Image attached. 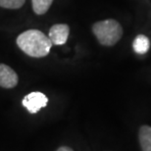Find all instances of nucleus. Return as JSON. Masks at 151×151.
Returning a JSON list of instances; mask_svg holds the SVG:
<instances>
[{
    "label": "nucleus",
    "mask_w": 151,
    "mask_h": 151,
    "mask_svg": "<svg viewBox=\"0 0 151 151\" xmlns=\"http://www.w3.org/2000/svg\"><path fill=\"white\" fill-rule=\"evenodd\" d=\"M47 104L48 97L40 91L29 92L22 99V105L31 114L38 113L42 108L46 107Z\"/></svg>",
    "instance_id": "obj_3"
},
{
    "label": "nucleus",
    "mask_w": 151,
    "mask_h": 151,
    "mask_svg": "<svg viewBox=\"0 0 151 151\" xmlns=\"http://www.w3.org/2000/svg\"><path fill=\"white\" fill-rule=\"evenodd\" d=\"M19 83V76L10 66L0 63V86L6 89L16 87Z\"/></svg>",
    "instance_id": "obj_5"
},
{
    "label": "nucleus",
    "mask_w": 151,
    "mask_h": 151,
    "mask_svg": "<svg viewBox=\"0 0 151 151\" xmlns=\"http://www.w3.org/2000/svg\"><path fill=\"white\" fill-rule=\"evenodd\" d=\"M132 49L138 55H143L150 49V40L144 35H138L132 41Z\"/></svg>",
    "instance_id": "obj_7"
},
{
    "label": "nucleus",
    "mask_w": 151,
    "mask_h": 151,
    "mask_svg": "<svg viewBox=\"0 0 151 151\" xmlns=\"http://www.w3.org/2000/svg\"><path fill=\"white\" fill-rule=\"evenodd\" d=\"M26 0H0V7L10 10H18L25 5Z\"/></svg>",
    "instance_id": "obj_9"
},
{
    "label": "nucleus",
    "mask_w": 151,
    "mask_h": 151,
    "mask_svg": "<svg viewBox=\"0 0 151 151\" xmlns=\"http://www.w3.org/2000/svg\"><path fill=\"white\" fill-rule=\"evenodd\" d=\"M54 0H32V11L35 15L42 16L50 9Z\"/></svg>",
    "instance_id": "obj_8"
},
{
    "label": "nucleus",
    "mask_w": 151,
    "mask_h": 151,
    "mask_svg": "<svg viewBox=\"0 0 151 151\" xmlns=\"http://www.w3.org/2000/svg\"><path fill=\"white\" fill-rule=\"evenodd\" d=\"M92 32L103 46H113L123 37V28L118 21L107 19L93 24Z\"/></svg>",
    "instance_id": "obj_2"
},
{
    "label": "nucleus",
    "mask_w": 151,
    "mask_h": 151,
    "mask_svg": "<svg viewBox=\"0 0 151 151\" xmlns=\"http://www.w3.org/2000/svg\"><path fill=\"white\" fill-rule=\"evenodd\" d=\"M56 151H74V150L69 146H60L59 148H57Z\"/></svg>",
    "instance_id": "obj_10"
},
{
    "label": "nucleus",
    "mask_w": 151,
    "mask_h": 151,
    "mask_svg": "<svg viewBox=\"0 0 151 151\" xmlns=\"http://www.w3.org/2000/svg\"><path fill=\"white\" fill-rule=\"evenodd\" d=\"M21 51L32 58H43L49 54L53 44L49 37L40 29H31L21 32L16 38Z\"/></svg>",
    "instance_id": "obj_1"
},
{
    "label": "nucleus",
    "mask_w": 151,
    "mask_h": 151,
    "mask_svg": "<svg viewBox=\"0 0 151 151\" xmlns=\"http://www.w3.org/2000/svg\"><path fill=\"white\" fill-rule=\"evenodd\" d=\"M69 35H70V27L67 24H55L49 29L48 32V37L52 42L53 45L61 46L68 41Z\"/></svg>",
    "instance_id": "obj_4"
},
{
    "label": "nucleus",
    "mask_w": 151,
    "mask_h": 151,
    "mask_svg": "<svg viewBox=\"0 0 151 151\" xmlns=\"http://www.w3.org/2000/svg\"><path fill=\"white\" fill-rule=\"evenodd\" d=\"M138 141L142 151H151V127L143 125L138 131Z\"/></svg>",
    "instance_id": "obj_6"
}]
</instances>
